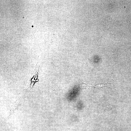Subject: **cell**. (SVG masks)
Segmentation results:
<instances>
[{"label": "cell", "instance_id": "6da1fadb", "mask_svg": "<svg viewBox=\"0 0 131 131\" xmlns=\"http://www.w3.org/2000/svg\"><path fill=\"white\" fill-rule=\"evenodd\" d=\"M40 65V60L39 58L37 59L35 69L31 74L27 85L23 90L24 93L26 92L29 90H31L35 83L38 81V80L37 79V78Z\"/></svg>", "mask_w": 131, "mask_h": 131}, {"label": "cell", "instance_id": "7a4b0ae2", "mask_svg": "<svg viewBox=\"0 0 131 131\" xmlns=\"http://www.w3.org/2000/svg\"><path fill=\"white\" fill-rule=\"evenodd\" d=\"M114 81L113 80L104 84L97 85L91 86V87L95 88H99L106 86H113L114 85Z\"/></svg>", "mask_w": 131, "mask_h": 131}, {"label": "cell", "instance_id": "3957f363", "mask_svg": "<svg viewBox=\"0 0 131 131\" xmlns=\"http://www.w3.org/2000/svg\"><path fill=\"white\" fill-rule=\"evenodd\" d=\"M79 82L80 87L82 89H87L91 87V86H90L87 84L82 82L81 80L77 79Z\"/></svg>", "mask_w": 131, "mask_h": 131}, {"label": "cell", "instance_id": "277c9868", "mask_svg": "<svg viewBox=\"0 0 131 131\" xmlns=\"http://www.w3.org/2000/svg\"><path fill=\"white\" fill-rule=\"evenodd\" d=\"M129 94H130V98H131V84L130 85Z\"/></svg>", "mask_w": 131, "mask_h": 131}]
</instances>
